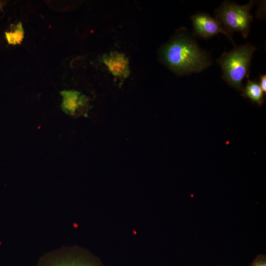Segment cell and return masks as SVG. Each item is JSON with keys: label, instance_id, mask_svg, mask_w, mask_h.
Returning <instances> with one entry per match:
<instances>
[{"label": "cell", "instance_id": "cell-1", "mask_svg": "<svg viewBox=\"0 0 266 266\" xmlns=\"http://www.w3.org/2000/svg\"><path fill=\"white\" fill-rule=\"evenodd\" d=\"M162 57L169 67L180 75L200 72L211 63L207 54L185 32L175 36L165 46Z\"/></svg>", "mask_w": 266, "mask_h": 266}, {"label": "cell", "instance_id": "cell-2", "mask_svg": "<svg viewBox=\"0 0 266 266\" xmlns=\"http://www.w3.org/2000/svg\"><path fill=\"white\" fill-rule=\"evenodd\" d=\"M256 49L246 43L224 52L217 60L222 69V78L228 84L238 90H242V81L249 77L251 60Z\"/></svg>", "mask_w": 266, "mask_h": 266}, {"label": "cell", "instance_id": "cell-3", "mask_svg": "<svg viewBox=\"0 0 266 266\" xmlns=\"http://www.w3.org/2000/svg\"><path fill=\"white\" fill-rule=\"evenodd\" d=\"M254 3V1L250 0L247 4L241 5L225 0L215 10V18L230 34L238 32L244 38H246L253 20L250 10Z\"/></svg>", "mask_w": 266, "mask_h": 266}, {"label": "cell", "instance_id": "cell-4", "mask_svg": "<svg viewBox=\"0 0 266 266\" xmlns=\"http://www.w3.org/2000/svg\"><path fill=\"white\" fill-rule=\"evenodd\" d=\"M36 266H102L95 258L87 254L70 251L49 253L41 258Z\"/></svg>", "mask_w": 266, "mask_h": 266}, {"label": "cell", "instance_id": "cell-5", "mask_svg": "<svg viewBox=\"0 0 266 266\" xmlns=\"http://www.w3.org/2000/svg\"><path fill=\"white\" fill-rule=\"evenodd\" d=\"M194 33L204 38H210L219 33L226 35L234 44L230 34L216 18L203 12H198L191 17Z\"/></svg>", "mask_w": 266, "mask_h": 266}, {"label": "cell", "instance_id": "cell-6", "mask_svg": "<svg viewBox=\"0 0 266 266\" xmlns=\"http://www.w3.org/2000/svg\"><path fill=\"white\" fill-rule=\"evenodd\" d=\"M101 61L114 76L123 78H126L129 76V62L124 54L112 51L103 54L101 57Z\"/></svg>", "mask_w": 266, "mask_h": 266}, {"label": "cell", "instance_id": "cell-7", "mask_svg": "<svg viewBox=\"0 0 266 266\" xmlns=\"http://www.w3.org/2000/svg\"><path fill=\"white\" fill-rule=\"evenodd\" d=\"M60 94L63 97L61 107L66 114L73 115L87 104V98L77 91L64 90Z\"/></svg>", "mask_w": 266, "mask_h": 266}, {"label": "cell", "instance_id": "cell-8", "mask_svg": "<svg viewBox=\"0 0 266 266\" xmlns=\"http://www.w3.org/2000/svg\"><path fill=\"white\" fill-rule=\"evenodd\" d=\"M242 96L249 98L252 101L261 106L264 102V92L256 81L248 80L245 86L242 88Z\"/></svg>", "mask_w": 266, "mask_h": 266}, {"label": "cell", "instance_id": "cell-9", "mask_svg": "<svg viewBox=\"0 0 266 266\" xmlns=\"http://www.w3.org/2000/svg\"><path fill=\"white\" fill-rule=\"evenodd\" d=\"M24 30L21 22L12 25L9 32L5 33L6 38L10 44H20L24 36Z\"/></svg>", "mask_w": 266, "mask_h": 266}, {"label": "cell", "instance_id": "cell-10", "mask_svg": "<svg viewBox=\"0 0 266 266\" xmlns=\"http://www.w3.org/2000/svg\"><path fill=\"white\" fill-rule=\"evenodd\" d=\"M251 266H266V258L264 256H259L253 262Z\"/></svg>", "mask_w": 266, "mask_h": 266}, {"label": "cell", "instance_id": "cell-11", "mask_svg": "<svg viewBox=\"0 0 266 266\" xmlns=\"http://www.w3.org/2000/svg\"><path fill=\"white\" fill-rule=\"evenodd\" d=\"M262 90L266 94V75H261L260 77V83L259 84Z\"/></svg>", "mask_w": 266, "mask_h": 266}, {"label": "cell", "instance_id": "cell-12", "mask_svg": "<svg viewBox=\"0 0 266 266\" xmlns=\"http://www.w3.org/2000/svg\"><path fill=\"white\" fill-rule=\"evenodd\" d=\"M2 3L0 2V10L1 9Z\"/></svg>", "mask_w": 266, "mask_h": 266}]
</instances>
